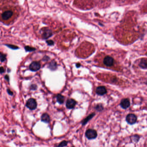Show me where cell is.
Segmentation results:
<instances>
[{
    "label": "cell",
    "mask_w": 147,
    "mask_h": 147,
    "mask_svg": "<svg viewBox=\"0 0 147 147\" xmlns=\"http://www.w3.org/2000/svg\"><path fill=\"white\" fill-rule=\"evenodd\" d=\"M7 92L9 94V95H13V94H14L13 92L12 91L10 90L9 89H7Z\"/></svg>",
    "instance_id": "obj_24"
},
{
    "label": "cell",
    "mask_w": 147,
    "mask_h": 147,
    "mask_svg": "<svg viewBox=\"0 0 147 147\" xmlns=\"http://www.w3.org/2000/svg\"><path fill=\"white\" fill-rule=\"evenodd\" d=\"M76 102L75 100L72 99H69L66 102V107L68 109H73L75 107Z\"/></svg>",
    "instance_id": "obj_9"
},
{
    "label": "cell",
    "mask_w": 147,
    "mask_h": 147,
    "mask_svg": "<svg viewBox=\"0 0 147 147\" xmlns=\"http://www.w3.org/2000/svg\"><path fill=\"white\" fill-rule=\"evenodd\" d=\"M46 43L48 44V45L53 46L54 44V42L52 40H48L46 41Z\"/></svg>",
    "instance_id": "obj_22"
},
{
    "label": "cell",
    "mask_w": 147,
    "mask_h": 147,
    "mask_svg": "<svg viewBox=\"0 0 147 147\" xmlns=\"http://www.w3.org/2000/svg\"><path fill=\"white\" fill-rule=\"evenodd\" d=\"M95 115V113H92L91 114L89 115L86 118H85L84 119L82 120L81 121V125L82 126H84L88 123V121L91 120L92 118Z\"/></svg>",
    "instance_id": "obj_10"
},
{
    "label": "cell",
    "mask_w": 147,
    "mask_h": 147,
    "mask_svg": "<svg viewBox=\"0 0 147 147\" xmlns=\"http://www.w3.org/2000/svg\"><path fill=\"white\" fill-rule=\"evenodd\" d=\"M6 45L7 46V47L11 49L12 50H16L19 49L17 46H16L14 45H12V44H6Z\"/></svg>",
    "instance_id": "obj_21"
},
{
    "label": "cell",
    "mask_w": 147,
    "mask_h": 147,
    "mask_svg": "<svg viewBox=\"0 0 147 147\" xmlns=\"http://www.w3.org/2000/svg\"><path fill=\"white\" fill-rule=\"evenodd\" d=\"M132 140L135 143L138 142L140 138V136L137 134H135L131 137Z\"/></svg>",
    "instance_id": "obj_16"
},
{
    "label": "cell",
    "mask_w": 147,
    "mask_h": 147,
    "mask_svg": "<svg viewBox=\"0 0 147 147\" xmlns=\"http://www.w3.org/2000/svg\"><path fill=\"white\" fill-rule=\"evenodd\" d=\"M57 62L54 60H52L48 65V68L51 70L55 71L57 69Z\"/></svg>",
    "instance_id": "obj_14"
},
{
    "label": "cell",
    "mask_w": 147,
    "mask_h": 147,
    "mask_svg": "<svg viewBox=\"0 0 147 147\" xmlns=\"http://www.w3.org/2000/svg\"><path fill=\"white\" fill-rule=\"evenodd\" d=\"M138 66L142 69H147V59L143 58L141 60Z\"/></svg>",
    "instance_id": "obj_13"
},
{
    "label": "cell",
    "mask_w": 147,
    "mask_h": 147,
    "mask_svg": "<svg viewBox=\"0 0 147 147\" xmlns=\"http://www.w3.org/2000/svg\"><path fill=\"white\" fill-rule=\"evenodd\" d=\"M52 35V32L51 30L45 29L43 31L42 38L44 39H47Z\"/></svg>",
    "instance_id": "obj_11"
},
{
    "label": "cell",
    "mask_w": 147,
    "mask_h": 147,
    "mask_svg": "<svg viewBox=\"0 0 147 147\" xmlns=\"http://www.w3.org/2000/svg\"><path fill=\"white\" fill-rule=\"evenodd\" d=\"M81 64L80 63H78L76 64V67H77V68H79L80 66H81Z\"/></svg>",
    "instance_id": "obj_28"
},
{
    "label": "cell",
    "mask_w": 147,
    "mask_h": 147,
    "mask_svg": "<svg viewBox=\"0 0 147 147\" xmlns=\"http://www.w3.org/2000/svg\"><path fill=\"white\" fill-rule=\"evenodd\" d=\"M0 74H1L5 72V69L3 67H0Z\"/></svg>",
    "instance_id": "obj_27"
},
{
    "label": "cell",
    "mask_w": 147,
    "mask_h": 147,
    "mask_svg": "<svg viewBox=\"0 0 147 147\" xmlns=\"http://www.w3.org/2000/svg\"><path fill=\"white\" fill-rule=\"evenodd\" d=\"M51 120L50 116L47 113H44L41 116V121L43 122L48 123Z\"/></svg>",
    "instance_id": "obj_12"
},
{
    "label": "cell",
    "mask_w": 147,
    "mask_h": 147,
    "mask_svg": "<svg viewBox=\"0 0 147 147\" xmlns=\"http://www.w3.org/2000/svg\"><path fill=\"white\" fill-rule=\"evenodd\" d=\"M14 15V12L11 10L5 11L1 14V18L3 20H8Z\"/></svg>",
    "instance_id": "obj_4"
},
{
    "label": "cell",
    "mask_w": 147,
    "mask_h": 147,
    "mask_svg": "<svg viewBox=\"0 0 147 147\" xmlns=\"http://www.w3.org/2000/svg\"><path fill=\"white\" fill-rule=\"evenodd\" d=\"M114 62V60L113 58L109 56H106V57H105L103 60V63L104 65L107 67H111L113 66Z\"/></svg>",
    "instance_id": "obj_5"
},
{
    "label": "cell",
    "mask_w": 147,
    "mask_h": 147,
    "mask_svg": "<svg viewBox=\"0 0 147 147\" xmlns=\"http://www.w3.org/2000/svg\"><path fill=\"white\" fill-rule=\"evenodd\" d=\"M69 142L66 140H63L58 145H57L56 147H64L67 146Z\"/></svg>",
    "instance_id": "obj_18"
},
{
    "label": "cell",
    "mask_w": 147,
    "mask_h": 147,
    "mask_svg": "<svg viewBox=\"0 0 147 147\" xmlns=\"http://www.w3.org/2000/svg\"><path fill=\"white\" fill-rule=\"evenodd\" d=\"M0 58L1 62L5 61L6 59V55L3 54L2 52H0Z\"/></svg>",
    "instance_id": "obj_20"
},
{
    "label": "cell",
    "mask_w": 147,
    "mask_h": 147,
    "mask_svg": "<svg viewBox=\"0 0 147 147\" xmlns=\"http://www.w3.org/2000/svg\"><path fill=\"white\" fill-rule=\"evenodd\" d=\"M145 84H146V85H147V82H145Z\"/></svg>",
    "instance_id": "obj_29"
},
{
    "label": "cell",
    "mask_w": 147,
    "mask_h": 147,
    "mask_svg": "<svg viewBox=\"0 0 147 147\" xmlns=\"http://www.w3.org/2000/svg\"><path fill=\"white\" fill-rule=\"evenodd\" d=\"M65 98L63 95H61V94H58L57 95V102L59 103L60 104H63Z\"/></svg>",
    "instance_id": "obj_15"
},
{
    "label": "cell",
    "mask_w": 147,
    "mask_h": 147,
    "mask_svg": "<svg viewBox=\"0 0 147 147\" xmlns=\"http://www.w3.org/2000/svg\"><path fill=\"white\" fill-rule=\"evenodd\" d=\"M120 106L123 109H127L130 106V102L129 99L125 98L121 100Z\"/></svg>",
    "instance_id": "obj_6"
},
{
    "label": "cell",
    "mask_w": 147,
    "mask_h": 147,
    "mask_svg": "<svg viewBox=\"0 0 147 147\" xmlns=\"http://www.w3.org/2000/svg\"><path fill=\"white\" fill-rule=\"evenodd\" d=\"M26 106L30 110H34L37 107L36 100L33 98H30L27 101L26 103Z\"/></svg>",
    "instance_id": "obj_3"
},
{
    "label": "cell",
    "mask_w": 147,
    "mask_h": 147,
    "mask_svg": "<svg viewBox=\"0 0 147 147\" xmlns=\"http://www.w3.org/2000/svg\"><path fill=\"white\" fill-rule=\"evenodd\" d=\"M96 93L99 95H104L107 93L106 87L104 86H98L96 90Z\"/></svg>",
    "instance_id": "obj_8"
},
{
    "label": "cell",
    "mask_w": 147,
    "mask_h": 147,
    "mask_svg": "<svg viewBox=\"0 0 147 147\" xmlns=\"http://www.w3.org/2000/svg\"><path fill=\"white\" fill-rule=\"evenodd\" d=\"M126 120L129 124H135L137 121V117L134 114H129L126 116Z\"/></svg>",
    "instance_id": "obj_2"
},
{
    "label": "cell",
    "mask_w": 147,
    "mask_h": 147,
    "mask_svg": "<svg viewBox=\"0 0 147 147\" xmlns=\"http://www.w3.org/2000/svg\"><path fill=\"white\" fill-rule=\"evenodd\" d=\"M37 88V86L36 84H32L30 86V89L32 90H36Z\"/></svg>",
    "instance_id": "obj_23"
},
{
    "label": "cell",
    "mask_w": 147,
    "mask_h": 147,
    "mask_svg": "<svg viewBox=\"0 0 147 147\" xmlns=\"http://www.w3.org/2000/svg\"><path fill=\"white\" fill-rule=\"evenodd\" d=\"M5 79L7 81H9V80H10V78H9V76L8 75H6L5 76Z\"/></svg>",
    "instance_id": "obj_26"
},
{
    "label": "cell",
    "mask_w": 147,
    "mask_h": 147,
    "mask_svg": "<svg viewBox=\"0 0 147 147\" xmlns=\"http://www.w3.org/2000/svg\"><path fill=\"white\" fill-rule=\"evenodd\" d=\"M75 147V146H72V147Z\"/></svg>",
    "instance_id": "obj_30"
},
{
    "label": "cell",
    "mask_w": 147,
    "mask_h": 147,
    "mask_svg": "<svg viewBox=\"0 0 147 147\" xmlns=\"http://www.w3.org/2000/svg\"><path fill=\"white\" fill-rule=\"evenodd\" d=\"M49 59H50V58L49 57H48V56H45L43 58V61H48Z\"/></svg>",
    "instance_id": "obj_25"
},
{
    "label": "cell",
    "mask_w": 147,
    "mask_h": 147,
    "mask_svg": "<svg viewBox=\"0 0 147 147\" xmlns=\"http://www.w3.org/2000/svg\"><path fill=\"white\" fill-rule=\"evenodd\" d=\"M85 136L89 140L95 139L97 137V132L94 129H88L85 133Z\"/></svg>",
    "instance_id": "obj_1"
},
{
    "label": "cell",
    "mask_w": 147,
    "mask_h": 147,
    "mask_svg": "<svg viewBox=\"0 0 147 147\" xmlns=\"http://www.w3.org/2000/svg\"><path fill=\"white\" fill-rule=\"evenodd\" d=\"M41 68V64L38 62H33L30 65V69L32 71H36Z\"/></svg>",
    "instance_id": "obj_7"
},
{
    "label": "cell",
    "mask_w": 147,
    "mask_h": 147,
    "mask_svg": "<svg viewBox=\"0 0 147 147\" xmlns=\"http://www.w3.org/2000/svg\"><path fill=\"white\" fill-rule=\"evenodd\" d=\"M24 48H25V51H27V52H32V51H35L36 50L35 48L31 47L29 46H25Z\"/></svg>",
    "instance_id": "obj_19"
},
{
    "label": "cell",
    "mask_w": 147,
    "mask_h": 147,
    "mask_svg": "<svg viewBox=\"0 0 147 147\" xmlns=\"http://www.w3.org/2000/svg\"><path fill=\"white\" fill-rule=\"evenodd\" d=\"M95 109L98 112H101L104 110V107L101 104H98L95 107Z\"/></svg>",
    "instance_id": "obj_17"
}]
</instances>
